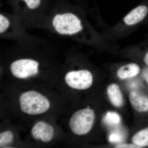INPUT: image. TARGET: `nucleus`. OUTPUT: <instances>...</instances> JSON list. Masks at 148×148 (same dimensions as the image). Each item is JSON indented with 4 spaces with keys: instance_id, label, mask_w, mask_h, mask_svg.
<instances>
[{
    "instance_id": "nucleus-1",
    "label": "nucleus",
    "mask_w": 148,
    "mask_h": 148,
    "mask_svg": "<svg viewBox=\"0 0 148 148\" xmlns=\"http://www.w3.org/2000/svg\"><path fill=\"white\" fill-rule=\"evenodd\" d=\"M88 11L72 0H53L43 29L101 51H116L119 46L106 39L88 19Z\"/></svg>"
},
{
    "instance_id": "nucleus-2",
    "label": "nucleus",
    "mask_w": 148,
    "mask_h": 148,
    "mask_svg": "<svg viewBox=\"0 0 148 148\" xmlns=\"http://www.w3.org/2000/svg\"><path fill=\"white\" fill-rule=\"evenodd\" d=\"M53 0H7L12 12L26 29H43Z\"/></svg>"
},
{
    "instance_id": "nucleus-3",
    "label": "nucleus",
    "mask_w": 148,
    "mask_h": 148,
    "mask_svg": "<svg viewBox=\"0 0 148 148\" xmlns=\"http://www.w3.org/2000/svg\"><path fill=\"white\" fill-rule=\"evenodd\" d=\"M148 16V4L141 3L113 27L106 25L101 33L108 40L116 42L132 34L144 23Z\"/></svg>"
},
{
    "instance_id": "nucleus-4",
    "label": "nucleus",
    "mask_w": 148,
    "mask_h": 148,
    "mask_svg": "<svg viewBox=\"0 0 148 148\" xmlns=\"http://www.w3.org/2000/svg\"><path fill=\"white\" fill-rule=\"evenodd\" d=\"M13 13L0 11V38L17 42L31 38L34 36L29 34Z\"/></svg>"
},
{
    "instance_id": "nucleus-5",
    "label": "nucleus",
    "mask_w": 148,
    "mask_h": 148,
    "mask_svg": "<svg viewBox=\"0 0 148 148\" xmlns=\"http://www.w3.org/2000/svg\"><path fill=\"white\" fill-rule=\"evenodd\" d=\"M21 111L29 115L40 114L45 112L50 108L47 98L34 90L23 92L19 98Z\"/></svg>"
},
{
    "instance_id": "nucleus-6",
    "label": "nucleus",
    "mask_w": 148,
    "mask_h": 148,
    "mask_svg": "<svg viewBox=\"0 0 148 148\" xmlns=\"http://www.w3.org/2000/svg\"><path fill=\"white\" fill-rule=\"evenodd\" d=\"M95 119V113L92 109L87 108L79 110L71 117L69 122L70 128L76 135H86L92 129Z\"/></svg>"
},
{
    "instance_id": "nucleus-7",
    "label": "nucleus",
    "mask_w": 148,
    "mask_h": 148,
    "mask_svg": "<svg viewBox=\"0 0 148 148\" xmlns=\"http://www.w3.org/2000/svg\"><path fill=\"white\" fill-rule=\"evenodd\" d=\"M64 79L69 87L78 90H85L92 85L93 74L91 71L85 68L71 69L66 72Z\"/></svg>"
},
{
    "instance_id": "nucleus-8",
    "label": "nucleus",
    "mask_w": 148,
    "mask_h": 148,
    "mask_svg": "<svg viewBox=\"0 0 148 148\" xmlns=\"http://www.w3.org/2000/svg\"><path fill=\"white\" fill-rule=\"evenodd\" d=\"M32 134L35 140H40L43 143H47L53 138L54 129L45 122L39 121L33 126Z\"/></svg>"
},
{
    "instance_id": "nucleus-9",
    "label": "nucleus",
    "mask_w": 148,
    "mask_h": 148,
    "mask_svg": "<svg viewBox=\"0 0 148 148\" xmlns=\"http://www.w3.org/2000/svg\"><path fill=\"white\" fill-rule=\"evenodd\" d=\"M120 51L123 54L130 56H142L143 62L148 67V42L127 46L123 47Z\"/></svg>"
},
{
    "instance_id": "nucleus-10",
    "label": "nucleus",
    "mask_w": 148,
    "mask_h": 148,
    "mask_svg": "<svg viewBox=\"0 0 148 148\" xmlns=\"http://www.w3.org/2000/svg\"><path fill=\"white\" fill-rule=\"evenodd\" d=\"M139 64L135 62L121 65L117 69L116 75L119 78L126 79L137 76L141 72Z\"/></svg>"
},
{
    "instance_id": "nucleus-11",
    "label": "nucleus",
    "mask_w": 148,
    "mask_h": 148,
    "mask_svg": "<svg viewBox=\"0 0 148 148\" xmlns=\"http://www.w3.org/2000/svg\"><path fill=\"white\" fill-rule=\"evenodd\" d=\"M131 106L139 112H148V97L135 91H132L129 95Z\"/></svg>"
},
{
    "instance_id": "nucleus-12",
    "label": "nucleus",
    "mask_w": 148,
    "mask_h": 148,
    "mask_svg": "<svg viewBox=\"0 0 148 148\" xmlns=\"http://www.w3.org/2000/svg\"><path fill=\"white\" fill-rule=\"evenodd\" d=\"M107 93L111 103L114 106L119 108L123 104V98L120 88L116 84H112L108 86Z\"/></svg>"
},
{
    "instance_id": "nucleus-13",
    "label": "nucleus",
    "mask_w": 148,
    "mask_h": 148,
    "mask_svg": "<svg viewBox=\"0 0 148 148\" xmlns=\"http://www.w3.org/2000/svg\"><path fill=\"white\" fill-rule=\"evenodd\" d=\"M132 141L140 148L148 146V127L140 130L132 138Z\"/></svg>"
},
{
    "instance_id": "nucleus-14",
    "label": "nucleus",
    "mask_w": 148,
    "mask_h": 148,
    "mask_svg": "<svg viewBox=\"0 0 148 148\" xmlns=\"http://www.w3.org/2000/svg\"><path fill=\"white\" fill-rule=\"evenodd\" d=\"M105 121L110 125H116L120 123L121 117L119 115L113 112H109L106 114Z\"/></svg>"
},
{
    "instance_id": "nucleus-15",
    "label": "nucleus",
    "mask_w": 148,
    "mask_h": 148,
    "mask_svg": "<svg viewBox=\"0 0 148 148\" xmlns=\"http://www.w3.org/2000/svg\"><path fill=\"white\" fill-rule=\"evenodd\" d=\"M14 139L13 134L10 131H5L0 133V147L12 143Z\"/></svg>"
},
{
    "instance_id": "nucleus-16",
    "label": "nucleus",
    "mask_w": 148,
    "mask_h": 148,
    "mask_svg": "<svg viewBox=\"0 0 148 148\" xmlns=\"http://www.w3.org/2000/svg\"><path fill=\"white\" fill-rule=\"evenodd\" d=\"M72 1L82 6L88 11L89 14L91 15L94 18H96L97 15L95 14V11L93 10V9L90 8L89 7L87 0H72Z\"/></svg>"
},
{
    "instance_id": "nucleus-17",
    "label": "nucleus",
    "mask_w": 148,
    "mask_h": 148,
    "mask_svg": "<svg viewBox=\"0 0 148 148\" xmlns=\"http://www.w3.org/2000/svg\"><path fill=\"white\" fill-rule=\"evenodd\" d=\"M109 140L112 143H119L121 141V137L119 134L112 133L110 135Z\"/></svg>"
},
{
    "instance_id": "nucleus-18",
    "label": "nucleus",
    "mask_w": 148,
    "mask_h": 148,
    "mask_svg": "<svg viewBox=\"0 0 148 148\" xmlns=\"http://www.w3.org/2000/svg\"><path fill=\"white\" fill-rule=\"evenodd\" d=\"M115 148H140V147L135 145L132 144H122V145H117Z\"/></svg>"
},
{
    "instance_id": "nucleus-19",
    "label": "nucleus",
    "mask_w": 148,
    "mask_h": 148,
    "mask_svg": "<svg viewBox=\"0 0 148 148\" xmlns=\"http://www.w3.org/2000/svg\"><path fill=\"white\" fill-rule=\"evenodd\" d=\"M142 75L143 77L145 80L148 84V67L143 69L142 71Z\"/></svg>"
},
{
    "instance_id": "nucleus-20",
    "label": "nucleus",
    "mask_w": 148,
    "mask_h": 148,
    "mask_svg": "<svg viewBox=\"0 0 148 148\" xmlns=\"http://www.w3.org/2000/svg\"><path fill=\"white\" fill-rule=\"evenodd\" d=\"M1 1H2V0H1Z\"/></svg>"
}]
</instances>
